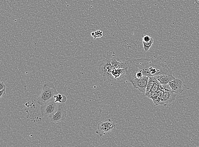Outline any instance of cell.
Here are the masks:
<instances>
[{
	"mask_svg": "<svg viewBox=\"0 0 199 147\" xmlns=\"http://www.w3.org/2000/svg\"><path fill=\"white\" fill-rule=\"evenodd\" d=\"M127 69L139 72L144 76H155L159 75H172V70L164 64L152 59H129L126 61Z\"/></svg>",
	"mask_w": 199,
	"mask_h": 147,
	"instance_id": "1",
	"label": "cell"
},
{
	"mask_svg": "<svg viewBox=\"0 0 199 147\" xmlns=\"http://www.w3.org/2000/svg\"><path fill=\"white\" fill-rule=\"evenodd\" d=\"M57 94V91L53 83H45L42 88L40 95L37 98V103L41 106L53 101L54 96Z\"/></svg>",
	"mask_w": 199,
	"mask_h": 147,
	"instance_id": "2",
	"label": "cell"
},
{
	"mask_svg": "<svg viewBox=\"0 0 199 147\" xmlns=\"http://www.w3.org/2000/svg\"><path fill=\"white\" fill-rule=\"evenodd\" d=\"M111 61V58L105 59L99 66V74L104 80L114 81L112 76L113 68Z\"/></svg>",
	"mask_w": 199,
	"mask_h": 147,
	"instance_id": "3",
	"label": "cell"
},
{
	"mask_svg": "<svg viewBox=\"0 0 199 147\" xmlns=\"http://www.w3.org/2000/svg\"><path fill=\"white\" fill-rule=\"evenodd\" d=\"M68 111V107L65 103H59L57 111L51 117V122L57 123L66 119Z\"/></svg>",
	"mask_w": 199,
	"mask_h": 147,
	"instance_id": "4",
	"label": "cell"
},
{
	"mask_svg": "<svg viewBox=\"0 0 199 147\" xmlns=\"http://www.w3.org/2000/svg\"><path fill=\"white\" fill-rule=\"evenodd\" d=\"M59 103L54 100L41 106L40 113L42 116L45 117H52L55 113L58 107Z\"/></svg>",
	"mask_w": 199,
	"mask_h": 147,
	"instance_id": "5",
	"label": "cell"
},
{
	"mask_svg": "<svg viewBox=\"0 0 199 147\" xmlns=\"http://www.w3.org/2000/svg\"><path fill=\"white\" fill-rule=\"evenodd\" d=\"M115 127V125L111 119L106 120L104 121L99 123L96 133L100 136H102L111 132Z\"/></svg>",
	"mask_w": 199,
	"mask_h": 147,
	"instance_id": "6",
	"label": "cell"
},
{
	"mask_svg": "<svg viewBox=\"0 0 199 147\" xmlns=\"http://www.w3.org/2000/svg\"><path fill=\"white\" fill-rule=\"evenodd\" d=\"M149 78V77L144 76L142 78L130 80L129 81L135 88L137 89L142 93L145 94L148 83Z\"/></svg>",
	"mask_w": 199,
	"mask_h": 147,
	"instance_id": "7",
	"label": "cell"
},
{
	"mask_svg": "<svg viewBox=\"0 0 199 147\" xmlns=\"http://www.w3.org/2000/svg\"><path fill=\"white\" fill-rule=\"evenodd\" d=\"M177 95V93L172 91L164 92L159 103V105L167 106L169 103L176 100Z\"/></svg>",
	"mask_w": 199,
	"mask_h": 147,
	"instance_id": "8",
	"label": "cell"
},
{
	"mask_svg": "<svg viewBox=\"0 0 199 147\" xmlns=\"http://www.w3.org/2000/svg\"><path fill=\"white\" fill-rule=\"evenodd\" d=\"M168 84L172 92L177 94L181 93L183 92V83L181 80L176 78L171 81Z\"/></svg>",
	"mask_w": 199,
	"mask_h": 147,
	"instance_id": "9",
	"label": "cell"
},
{
	"mask_svg": "<svg viewBox=\"0 0 199 147\" xmlns=\"http://www.w3.org/2000/svg\"><path fill=\"white\" fill-rule=\"evenodd\" d=\"M126 68H120V69H114L112 73V76L114 81H120V80L122 79L124 77L126 78Z\"/></svg>",
	"mask_w": 199,
	"mask_h": 147,
	"instance_id": "10",
	"label": "cell"
},
{
	"mask_svg": "<svg viewBox=\"0 0 199 147\" xmlns=\"http://www.w3.org/2000/svg\"><path fill=\"white\" fill-rule=\"evenodd\" d=\"M161 84H169L176 78L172 75H159L154 76Z\"/></svg>",
	"mask_w": 199,
	"mask_h": 147,
	"instance_id": "11",
	"label": "cell"
},
{
	"mask_svg": "<svg viewBox=\"0 0 199 147\" xmlns=\"http://www.w3.org/2000/svg\"><path fill=\"white\" fill-rule=\"evenodd\" d=\"M111 65L114 69H120V68H126L127 67V65L119 61L117 59H111Z\"/></svg>",
	"mask_w": 199,
	"mask_h": 147,
	"instance_id": "12",
	"label": "cell"
},
{
	"mask_svg": "<svg viewBox=\"0 0 199 147\" xmlns=\"http://www.w3.org/2000/svg\"><path fill=\"white\" fill-rule=\"evenodd\" d=\"M156 80V78L154 76L149 77L148 83L147 87H146V90L145 95L148 94L150 92L151 89L153 87L155 82Z\"/></svg>",
	"mask_w": 199,
	"mask_h": 147,
	"instance_id": "13",
	"label": "cell"
},
{
	"mask_svg": "<svg viewBox=\"0 0 199 147\" xmlns=\"http://www.w3.org/2000/svg\"><path fill=\"white\" fill-rule=\"evenodd\" d=\"M67 100V98L66 95L57 94L54 96V101L57 103H65Z\"/></svg>",
	"mask_w": 199,
	"mask_h": 147,
	"instance_id": "14",
	"label": "cell"
},
{
	"mask_svg": "<svg viewBox=\"0 0 199 147\" xmlns=\"http://www.w3.org/2000/svg\"><path fill=\"white\" fill-rule=\"evenodd\" d=\"M146 96L149 99H152L155 104L157 101L158 98V92H153V93H149L147 94H146Z\"/></svg>",
	"mask_w": 199,
	"mask_h": 147,
	"instance_id": "15",
	"label": "cell"
},
{
	"mask_svg": "<svg viewBox=\"0 0 199 147\" xmlns=\"http://www.w3.org/2000/svg\"><path fill=\"white\" fill-rule=\"evenodd\" d=\"M153 42H154V40H153V39L152 37L150 41L147 42L142 41L143 48H144V51H146V52L148 51L150 48L152 47Z\"/></svg>",
	"mask_w": 199,
	"mask_h": 147,
	"instance_id": "16",
	"label": "cell"
},
{
	"mask_svg": "<svg viewBox=\"0 0 199 147\" xmlns=\"http://www.w3.org/2000/svg\"><path fill=\"white\" fill-rule=\"evenodd\" d=\"M91 35L94 37V39L101 38L103 36V32L101 30H97L91 33Z\"/></svg>",
	"mask_w": 199,
	"mask_h": 147,
	"instance_id": "17",
	"label": "cell"
},
{
	"mask_svg": "<svg viewBox=\"0 0 199 147\" xmlns=\"http://www.w3.org/2000/svg\"><path fill=\"white\" fill-rule=\"evenodd\" d=\"M164 91L163 90H160L159 91V92H158V100L157 101V102L155 104L156 106L159 105V103H160V101H161V98H162V97L163 96V93H164Z\"/></svg>",
	"mask_w": 199,
	"mask_h": 147,
	"instance_id": "18",
	"label": "cell"
},
{
	"mask_svg": "<svg viewBox=\"0 0 199 147\" xmlns=\"http://www.w3.org/2000/svg\"><path fill=\"white\" fill-rule=\"evenodd\" d=\"M142 41L145 42H147L150 41L152 38V37H150V36L148 35H144L142 36Z\"/></svg>",
	"mask_w": 199,
	"mask_h": 147,
	"instance_id": "19",
	"label": "cell"
},
{
	"mask_svg": "<svg viewBox=\"0 0 199 147\" xmlns=\"http://www.w3.org/2000/svg\"><path fill=\"white\" fill-rule=\"evenodd\" d=\"M4 88H6V86L4 82H0V90Z\"/></svg>",
	"mask_w": 199,
	"mask_h": 147,
	"instance_id": "20",
	"label": "cell"
},
{
	"mask_svg": "<svg viewBox=\"0 0 199 147\" xmlns=\"http://www.w3.org/2000/svg\"><path fill=\"white\" fill-rule=\"evenodd\" d=\"M6 93V88L0 90V97L2 98V96Z\"/></svg>",
	"mask_w": 199,
	"mask_h": 147,
	"instance_id": "21",
	"label": "cell"
},
{
	"mask_svg": "<svg viewBox=\"0 0 199 147\" xmlns=\"http://www.w3.org/2000/svg\"><path fill=\"white\" fill-rule=\"evenodd\" d=\"M195 2L198 5H199V0H195Z\"/></svg>",
	"mask_w": 199,
	"mask_h": 147,
	"instance_id": "22",
	"label": "cell"
}]
</instances>
